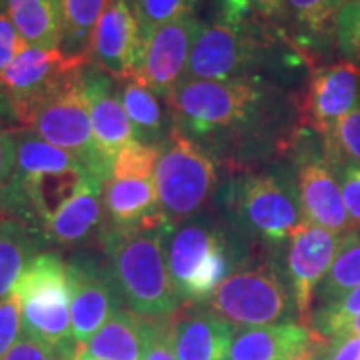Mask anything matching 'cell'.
<instances>
[{"label":"cell","instance_id":"obj_1","mask_svg":"<svg viewBox=\"0 0 360 360\" xmlns=\"http://www.w3.org/2000/svg\"><path fill=\"white\" fill-rule=\"evenodd\" d=\"M165 103L177 132L236 172L290 152L304 127L300 96L262 75L182 80Z\"/></svg>","mask_w":360,"mask_h":360},{"label":"cell","instance_id":"obj_2","mask_svg":"<svg viewBox=\"0 0 360 360\" xmlns=\"http://www.w3.org/2000/svg\"><path fill=\"white\" fill-rule=\"evenodd\" d=\"M282 40L294 42L247 0H220L215 20L202 22L184 80L254 77L270 64Z\"/></svg>","mask_w":360,"mask_h":360},{"label":"cell","instance_id":"obj_3","mask_svg":"<svg viewBox=\"0 0 360 360\" xmlns=\"http://www.w3.org/2000/svg\"><path fill=\"white\" fill-rule=\"evenodd\" d=\"M17 167L2 191L6 219H17L42 232V225L77 193L90 174L77 159L45 142L29 129L13 130Z\"/></svg>","mask_w":360,"mask_h":360},{"label":"cell","instance_id":"obj_4","mask_svg":"<svg viewBox=\"0 0 360 360\" xmlns=\"http://www.w3.org/2000/svg\"><path fill=\"white\" fill-rule=\"evenodd\" d=\"M169 231H135L105 224L98 236L117 294L142 317H169L180 309L165 254Z\"/></svg>","mask_w":360,"mask_h":360},{"label":"cell","instance_id":"obj_5","mask_svg":"<svg viewBox=\"0 0 360 360\" xmlns=\"http://www.w3.org/2000/svg\"><path fill=\"white\" fill-rule=\"evenodd\" d=\"M224 204L237 229L269 244L287 240L304 224L295 182L278 172H237Z\"/></svg>","mask_w":360,"mask_h":360},{"label":"cell","instance_id":"obj_6","mask_svg":"<svg viewBox=\"0 0 360 360\" xmlns=\"http://www.w3.org/2000/svg\"><path fill=\"white\" fill-rule=\"evenodd\" d=\"M165 254L174 287L187 304L209 302L214 290L232 274L233 255L227 238L204 215H193L170 229Z\"/></svg>","mask_w":360,"mask_h":360},{"label":"cell","instance_id":"obj_7","mask_svg":"<svg viewBox=\"0 0 360 360\" xmlns=\"http://www.w3.org/2000/svg\"><path fill=\"white\" fill-rule=\"evenodd\" d=\"M12 294L20 304L24 334L57 354L79 344L72 334L67 265L57 254L44 252L30 260Z\"/></svg>","mask_w":360,"mask_h":360},{"label":"cell","instance_id":"obj_8","mask_svg":"<svg viewBox=\"0 0 360 360\" xmlns=\"http://www.w3.org/2000/svg\"><path fill=\"white\" fill-rule=\"evenodd\" d=\"M154 182L162 214L172 229L204 209L219 186V164L184 134L172 132L160 146Z\"/></svg>","mask_w":360,"mask_h":360},{"label":"cell","instance_id":"obj_9","mask_svg":"<svg viewBox=\"0 0 360 360\" xmlns=\"http://www.w3.org/2000/svg\"><path fill=\"white\" fill-rule=\"evenodd\" d=\"M209 305L232 326L262 327L290 317L292 297L278 270L260 264L233 270L214 290Z\"/></svg>","mask_w":360,"mask_h":360},{"label":"cell","instance_id":"obj_10","mask_svg":"<svg viewBox=\"0 0 360 360\" xmlns=\"http://www.w3.org/2000/svg\"><path fill=\"white\" fill-rule=\"evenodd\" d=\"M84 69L70 75L52 96L40 103L27 127L45 142L77 159L90 174L109 180L94 143L89 101L85 96Z\"/></svg>","mask_w":360,"mask_h":360},{"label":"cell","instance_id":"obj_11","mask_svg":"<svg viewBox=\"0 0 360 360\" xmlns=\"http://www.w3.org/2000/svg\"><path fill=\"white\" fill-rule=\"evenodd\" d=\"M87 65L89 57H69L60 49L25 47L0 74L11 115L27 127L40 103Z\"/></svg>","mask_w":360,"mask_h":360},{"label":"cell","instance_id":"obj_12","mask_svg":"<svg viewBox=\"0 0 360 360\" xmlns=\"http://www.w3.org/2000/svg\"><path fill=\"white\" fill-rule=\"evenodd\" d=\"M302 127L292 150L295 152V186L304 222L337 233L355 231L345 209L337 175L326 159L323 148L305 143ZM322 143V142H321Z\"/></svg>","mask_w":360,"mask_h":360},{"label":"cell","instance_id":"obj_13","mask_svg":"<svg viewBox=\"0 0 360 360\" xmlns=\"http://www.w3.org/2000/svg\"><path fill=\"white\" fill-rule=\"evenodd\" d=\"M146 47L143 34L132 0H109L94 30L90 64L114 80L137 77Z\"/></svg>","mask_w":360,"mask_h":360},{"label":"cell","instance_id":"obj_14","mask_svg":"<svg viewBox=\"0 0 360 360\" xmlns=\"http://www.w3.org/2000/svg\"><path fill=\"white\" fill-rule=\"evenodd\" d=\"M202 27L195 12L157 27L146 37L137 77L142 85L165 101L186 79L188 58Z\"/></svg>","mask_w":360,"mask_h":360},{"label":"cell","instance_id":"obj_15","mask_svg":"<svg viewBox=\"0 0 360 360\" xmlns=\"http://www.w3.org/2000/svg\"><path fill=\"white\" fill-rule=\"evenodd\" d=\"M65 265L70 290L72 334L79 344L85 345L124 304L107 265L90 255H75Z\"/></svg>","mask_w":360,"mask_h":360},{"label":"cell","instance_id":"obj_16","mask_svg":"<svg viewBox=\"0 0 360 360\" xmlns=\"http://www.w3.org/2000/svg\"><path fill=\"white\" fill-rule=\"evenodd\" d=\"M344 238L345 233L327 231L307 222L299 225L292 233L287 269L294 304L304 326L309 327L315 294L334 264Z\"/></svg>","mask_w":360,"mask_h":360},{"label":"cell","instance_id":"obj_17","mask_svg":"<svg viewBox=\"0 0 360 360\" xmlns=\"http://www.w3.org/2000/svg\"><path fill=\"white\" fill-rule=\"evenodd\" d=\"M360 105V67L342 60L315 65L300 96V120L319 135Z\"/></svg>","mask_w":360,"mask_h":360},{"label":"cell","instance_id":"obj_18","mask_svg":"<svg viewBox=\"0 0 360 360\" xmlns=\"http://www.w3.org/2000/svg\"><path fill=\"white\" fill-rule=\"evenodd\" d=\"M85 96L89 101L94 143L98 159L110 179V164L120 148L135 141L134 127L120 101L115 80L92 64L82 72Z\"/></svg>","mask_w":360,"mask_h":360},{"label":"cell","instance_id":"obj_19","mask_svg":"<svg viewBox=\"0 0 360 360\" xmlns=\"http://www.w3.org/2000/svg\"><path fill=\"white\" fill-rule=\"evenodd\" d=\"M169 328L177 360H225L236 334L212 310L192 307L170 315Z\"/></svg>","mask_w":360,"mask_h":360},{"label":"cell","instance_id":"obj_20","mask_svg":"<svg viewBox=\"0 0 360 360\" xmlns=\"http://www.w3.org/2000/svg\"><path fill=\"white\" fill-rule=\"evenodd\" d=\"M102 200L103 210L112 227L135 229V231L170 229L162 214L154 179L105 180Z\"/></svg>","mask_w":360,"mask_h":360},{"label":"cell","instance_id":"obj_21","mask_svg":"<svg viewBox=\"0 0 360 360\" xmlns=\"http://www.w3.org/2000/svg\"><path fill=\"white\" fill-rule=\"evenodd\" d=\"M103 180L90 175L82 188L42 225L45 242L60 247L85 244L103 229Z\"/></svg>","mask_w":360,"mask_h":360},{"label":"cell","instance_id":"obj_22","mask_svg":"<svg viewBox=\"0 0 360 360\" xmlns=\"http://www.w3.org/2000/svg\"><path fill=\"white\" fill-rule=\"evenodd\" d=\"M317 339L304 323L244 327L233 334L225 360H295Z\"/></svg>","mask_w":360,"mask_h":360},{"label":"cell","instance_id":"obj_23","mask_svg":"<svg viewBox=\"0 0 360 360\" xmlns=\"http://www.w3.org/2000/svg\"><path fill=\"white\" fill-rule=\"evenodd\" d=\"M150 319L119 309L94 334L85 347L98 360H143Z\"/></svg>","mask_w":360,"mask_h":360},{"label":"cell","instance_id":"obj_24","mask_svg":"<svg viewBox=\"0 0 360 360\" xmlns=\"http://www.w3.org/2000/svg\"><path fill=\"white\" fill-rule=\"evenodd\" d=\"M119 94L134 127L135 141L150 146H162L174 129L169 107L164 109L159 96H155L150 89L135 79L122 82Z\"/></svg>","mask_w":360,"mask_h":360},{"label":"cell","instance_id":"obj_25","mask_svg":"<svg viewBox=\"0 0 360 360\" xmlns=\"http://www.w3.org/2000/svg\"><path fill=\"white\" fill-rule=\"evenodd\" d=\"M347 0H285L292 25L295 29V45L305 58L314 62L317 47H334L335 20Z\"/></svg>","mask_w":360,"mask_h":360},{"label":"cell","instance_id":"obj_26","mask_svg":"<svg viewBox=\"0 0 360 360\" xmlns=\"http://www.w3.org/2000/svg\"><path fill=\"white\" fill-rule=\"evenodd\" d=\"M45 238L32 225L17 219L0 220V300L12 294L30 260L39 255Z\"/></svg>","mask_w":360,"mask_h":360},{"label":"cell","instance_id":"obj_27","mask_svg":"<svg viewBox=\"0 0 360 360\" xmlns=\"http://www.w3.org/2000/svg\"><path fill=\"white\" fill-rule=\"evenodd\" d=\"M0 13L12 20L29 47L58 49L60 45L57 0H0Z\"/></svg>","mask_w":360,"mask_h":360},{"label":"cell","instance_id":"obj_28","mask_svg":"<svg viewBox=\"0 0 360 360\" xmlns=\"http://www.w3.org/2000/svg\"><path fill=\"white\" fill-rule=\"evenodd\" d=\"M57 2L60 11L58 49L69 57H89L94 30L109 0H57Z\"/></svg>","mask_w":360,"mask_h":360},{"label":"cell","instance_id":"obj_29","mask_svg":"<svg viewBox=\"0 0 360 360\" xmlns=\"http://www.w3.org/2000/svg\"><path fill=\"white\" fill-rule=\"evenodd\" d=\"M360 285V229L345 233L339 254L317 289L319 307L337 302Z\"/></svg>","mask_w":360,"mask_h":360},{"label":"cell","instance_id":"obj_30","mask_svg":"<svg viewBox=\"0 0 360 360\" xmlns=\"http://www.w3.org/2000/svg\"><path fill=\"white\" fill-rule=\"evenodd\" d=\"M326 159L349 162L360 167V105L321 134Z\"/></svg>","mask_w":360,"mask_h":360},{"label":"cell","instance_id":"obj_31","mask_svg":"<svg viewBox=\"0 0 360 360\" xmlns=\"http://www.w3.org/2000/svg\"><path fill=\"white\" fill-rule=\"evenodd\" d=\"M160 159V146L134 141L120 148L110 164V179L150 180Z\"/></svg>","mask_w":360,"mask_h":360},{"label":"cell","instance_id":"obj_32","mask_svg":"<svg viewBox=\"0 0 360 360\" xmlns=\"http://www.w3.org/2000/svg\"><path fill=\"white\" fill-rule=\"evenodd\" d=\"M360 315V285L345 294L337 302L312 310L309 327L323 340H330Z\"/></svg>","mask_w":360,"mask_h":360},{"label":"cell","instance_id":"obj_33","mask_svg":"<svg viewBox=\"0 0 360 360\" xmlns=\"http://www.w3.org/2000/svg\"><path fill=\"white\" fill-rule=\"evenodd\" d=\"M134 11L137 15L146 37L157 27L177 20L186 13L195 12L197 0H132Z\"/></svg>","mask_w":360,"mask_h":360},{"label":"cell","instance_id":"obj_34","mask_svg":"<svg viewBox=\"0 0 360 360\" xmlns=\"http://www.w3.org/2000/svg\"><path fill=\"white\" fill-rule=\"evenodd\" d=\"M334 47L344 60L360 67V0H347L335 20Z\"/></svg>","mask_w":360,"mask_h":360},{"label":"cell","instance_id":"obj_35","mask_svg":"<svg viewBox=\"0 0 360 360\" xmlns=\"http://www.w3.org/2000/svg\"><path fill=\"white\" fill-rule=\"evenodd\" d=\"M330 167L339 180L349 217L352 220L354 227L360 229V167L349 164V162H334L330 164Z\"/></svg>","mask_w":360,"mask_h":360},{"label":"cell","instance_id":"obj_36","mask_svg":"<svg viewBox=\"0 0 360 360\" xmlns=\"http://www.w3.org/2000/svg\"><path fill=\"white\" fill-rule=\"evenodd\" d=\"M22 334L24 327H22L20 304L17 297L11 294L0 300V360L6 357Z\"/></svg>","mask_w":360,"mask_h":360},{"label":"cell","instance_id":"obj_37","mask_svg":"<svg viewBox=\"0 0 360 360\" xmlns=\"http://www.w3.org/2000/svg\"><path fill=\"white\" fill-rule=\"evenodd\" d=\"M169 317L150 319L147 350L143 360H177V355H175L172 347V339H170Z\"/></svg>","mask_w":360,"mask_h":360},{"label":"cell","instance_id":"obj_38","mask_svg":"<svg viewBox=\"0 0 360 360\" xmlns=\"http://www.w3.org/2000/svg\"><path fill=\"white\" fill-rule=\"evenodd\" d=\"M29 47L17 27L7 15L0 13V74L11 65L17 53Z\"/></svg>","mask_w":360,"mask_h":360},{"label":"cell","instance_id":"obj_39","mask_svg":"<svg viewBox=\"0 0 360 360\" xmlns=\"http://www.w3.org/2000/svg\"><path fill=\"white\" fill-rule=\"evenodd\" d=\"M2 360H60V354L44 345L42 342L22 334Z\"/></svg>","mask_w":360,"mask_h":360},{"label":"cell","instance_id":"obj_40","mask_svg":"<svg viewBox=\"0 0 360 360\" xmlns=\"http://www.w3.org/2000/svg\"><path fill=\"white\" fill-rule=\"evenodd\" d=\"M17 167V146L12 130L0 127V191L8 187Z\"/></svg>","mask_w":360,"mask_h":360},{"label":"cell","instance_id":"obj_41","mask_svg":"<svg viewBox=\"0 0 360 360\" xmlns=\"http://www.w3.org/2000/svg\"><path fill=\"white\" fill-rule=\"evenodd\" d=\"M247 2H249L264 19H267L270 24L277 25L278 29L287 32L285 27L290 25L292 20L285 0H247Z\"/></svg>","mask_w":360,"mask_h":360},{"label":"cell","instance_id":"obj_42","mask_svg":"<svg viewBox=\"0 0 360 360\" xmlns=\"http://www.w3.org/2000/svg\"><path fill=\"white\" fill-rule=\"evenodd\" d=\"M326 360H360V337H335L327 340Z\"/></svg>","mask_w":360,"mask_h":360},{"label":"cell","instance_id":"obj_43","mask_svg":"<svg viewBox=\"0 0 360 360\" xmlns=\"http://www.w3.org/2000/svg\"><path fill=\"white\" fill-rule=\"evenodd\" d=\"M327 354V340L317 339L302 355H299L295 360H326Z\"/></svg>","mask_w":360,"mask_h":360},{"label":"cell","instance_id":"obj_44","mask_svg":"<svg viewBox=\"0 0 360 360\" xmlns=\"http://www.w3.org/2000/svg\"><path fill=\"white\" fill-rule=\"evenodd\" d=\"M62 360H98V359L94 357L84 344H77V347H75L74 352H70L69 355H64Z\"/></svg>","mask_w":360,"mask_h":360},{"label":"cell","instance_id":"obj_45","mask_svg":"<svg viewBox=\"0 0 360 360\" xmlns=\"http://www.w3.org/2000/svg\"><path fill=\"white\" fill-rule=\"evenodd\" d=\"M335 337H360V315H357L352 322H349Z\"/></svg>","mask_w":360,"mask_h":360},{"label":"cell","instance_id":"obj_46","mask_svg":"<svg viewBox=\"0 0 360 360\" xmlns=\"http://www.w3.org/2000/svg\"><path fill=\"white\" fill-rule=\"evenodd\" d=\"M11 115V109H8V102L6 97V92H4L2 84H0V117L2 115Z\"/></svg>","mask_w":360,"mask_h":360},{"label":"cell","instance_id":"obj_47","mask_svg":"<svg viewBox=\"0 0 360 360\" xmlns=\"http://www.w3.org/2000/svg\"><path fill=\"white\" fill-rule=\"evenodd\" d=\"M6 219L4 217V207H2V191H0V220Z\"/></svg>","mask_w":360,"mask_h":360},{"label":"cell","instance_id":"obj_48","mask_svg":"<svg viewBox=\"0 0 360 360\" xmlns=\"http://www.w3.org/2000/svg\"><path fill=\"white\" fill-rule=\"evenodd\" d=\"M60 360H62V357H60Z\"/></svg>","mask_w":360,"mask_h":360}]
</instances>
